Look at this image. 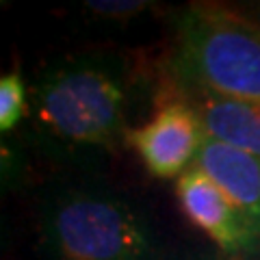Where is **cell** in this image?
Segmentation results:
<instances>
[{"mask_svg": "<svg viewBox=\"0 0 260 260\" xmlns=\"http://www.w3.org/2000/svg\"><path fill=\"white\" fill-rule=\"evenodd\" d=\"M254 13H256V15H258V18H260V5L256 7V9H254ZM258 22H260V20H258Z\"/></svg>", "mask_w": 260, "mask_h": 260, "instance_id": "10", "label": "cell"}, {"mask_svg": "<svg viewBox=\"0 0 260 260\" xmlns=\"http://www.w3.org/2000/svg\"><path fill=\"white\" fill-rule=\"evenodd\" d=\"M126 139L156 178H180L202 150L206 135L200 117L180 98L160 104L154 117L133 128Z\"/></svg>", "mask_w": 260, "mask_h": 260, "instance_id": "4", "label": "cell"}, {"mask_svg": "<svg viewBox=\"0 0 260 260\" xmlns=\"http://www.w3.org/2000/svg\"><path fill=\"white\" fill-rule=\"evenodd\" d=\"M193 165L210 176L234 202L260 239V158L232 145L204 139Z\"/></svg>", "mask_w": 260, "mask_h": 260, "instance_id": "7", "label": "cell"}, {"mask_svg": "<svg viewBox=\"0 0 260 260\" xmlns=\"http://www.w3.org/2000/svg\"><path fill=\"white\" fill-rule=\"evenodd\" d=\"M126 78L113 61L72 59L48 70L35 100L42 124L72 143L111 145L124 130Z\"/></svg>", "mask_w": 260, "mask_h": 260, "instance_id": "3", "label": "cell"}, {"mask_svg": "<svg viewBox=\"0 0 260 260\" xmlns=\"http://www.w3.org/2000/svg\"><path fill=\"white\" fill-rule=\"evenodd\" d=\"M42 239L59 260H154L156 234L139 208L117 193L70 189L48 202Z\"/></svg>", "mask_w": 260, "mask_h": 260, "instance_id": "2", "label": "cell"}, {"mask_svg": "<svg viewBox=\"0 0 260 260\" xmlns=\"http://www.w3.org/2000/svg\"><path fill=\"white\" fill-rule=\"evenodd\" d=\"M148 0H87L85 7L98 18L126 22L150 9Z\"/></svg>", "mask_w": 260, "mask_h": 260, "instance_id": "9", "label": "cell"}, {"mask_svg": "<svg viewBox=\"0 0 260 260\" xmlns=\"http://www.w3.org/2000/svg\"><path fill=\"white\" fill-rule=\"evenodd\" d=\"M176 195L184 217L223 254L251 251L260 241L234 202L198 165H191L176 180Z\"/></svg>", "mask_w": 260, "mask_h": 260, "instance_id": "5", "label": "cell"}, {"mask_svg": "<svg viewBox=\"0 0 260 260\" xmlns=\"http://www.w3.org/2000/svg\"><path fill=\"white\" fill-rule=\"evenodd\" d=\"M176 85L260 102V22L221 5H191L176 24Z\"/></svg>", "mask_w": 260, "mask_h": 260, "instance_id": "1", "label": "cell"}, {"mask_svg": "<svg viewBox=\"0 0 260 260\" xmlns=\"http://www.w3.org/2000/svg\"><path fill=\"white\" fill-rule=\"evenodd\" d=\"M176 93L198 113L206 139L260 158V102L215 95L182 85H176Z\"/></svg>", "mask_w": 260, "mask_h": 260, "instance_id": "6", "label": "cell"}, {"mask_svg": "<svg viewBox=\"0 0 260 260\" xmlns=\"http://www.w3.org/2000/svg\"><path fill=\"white\" fill-rule=\"evenodd\" d=\"M26 87L18 72L0 76V130L9 133L26 115Z\"/></svg>", "mask_w": 260, "mask_h": 260, "instance_id": "8", "label": "cell"}]
</instances>
